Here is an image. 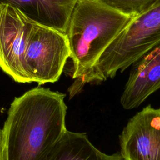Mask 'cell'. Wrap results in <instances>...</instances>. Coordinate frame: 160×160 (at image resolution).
Masks as SVG:
<instances>
[{"mask_svg": "<svg viewBox=\"0 0 160 160\" xmlns=\"http://www.w3.org/2000/svg\"><path fill=\"white\" fill-rule=\"evenodd\" d=\"M65 94L34 88L16 97L2 129V160H44L68 130Z\"/></svg>", "mask_w": 160, "mask_h": 160, "instance_id": "6da1fadb", "label": "cell"}, {"mask_svg": "<svg viewBox=\"0 0 160 160\" xmlns=\"http://www.w3.org/2000/svg\"><path fill=\"white\" fill-rule=\"evenodd\" d=\"M132 18L100 0L76 1L65 31L72 64V84L89 73Z\"/></svg>", "mask_w": 160, "mask_h": 160, "instance_id": "7a4b0ae2", "label": "cell"}, {"mask_svg": "<svg viewBox=\"0 0 160 160\" xmlns=\"http://www.w3.org/2000/svg\"><path fill=\"white\" fill-rule=\"evenodd\" d=\"M160 44V0L131 19L105 49L95 66L79 82L69 88L71 95L84 84L100 83L123 72L147 52Z\"/></svg>", "mask_w": 160, "mask_h": 160, "instance_id": "3957f363", "label": "cell"}, {"mask_svg": "<svg viewBox=\"0 0 160 160\" xmlns=\"http://www.w3.org/2000/svg\"><path fill=\"white\" fill-rule=\"evenodd\" d=\"M70 48L64 32L33 21L27 42L24 69L29 82H55L60 78Z\"/></svg>", "mask_w": 160, "mask_h": 160, "instance_id": "277c9868", "label": "cell"}, {"mask_svg": "<svg viewBox=\"0 0 160 160\" xmlns=\"http://www.w3.org/2000/svg\"><path fill=\"white\" fill-rule=\"evenodd\" d=\"M33 21L16 8L0 3V68L19 83L29 82L24 59Z\"/></svg>", "mask_w": 160, "mask_h": 160, "instance_id": "5b68a950", "label": "cell"}, {"mask_svg": "<svg viewBox=\"0 0 160 160\" xmlns=\"http://www.w3.org/2000/svg\"><path fill=\"white\" fill-rule=\"evenodd\" d=\"M119 143L124 160H160V107L148 104L131 118Z\"/></svg>", "mask_w": 160, "mask_h": 160, "instance_id": "8992f818", "label": "cell"}, {"mask_svg": "<svg viewBox=\"0 0 160 160\" xmlns=\"http://www.w3.org/2000/svg\"><path fill=\"white\" fill-rule=\"evenodd\" d=\"M159 89L160 44L147 52L132 64L120 102L125 109L136 108Z\"/></svg>", "mask_w": 160, "mask_h": 160, "instance_id": "52a82bcc", "label": "cell"}, {"mask_svg": "<svg viewBox=\"0 0 160 160\" xmlns=\"http://www.w3.org/2000/svg\"><path fill=\"white\" fill-rule=\"evenodd\" d=\"M77 0H0L16 8L32 21L65 33Z\"/></svg>", "mask_w": 160, "mask_h": 160, "instance_id": "ba28073f", "label": "cell"}, {"mask_svg": "<svg viewBox=\"0 0 160 160\" xmlns=\"http://www.w3.org/2000/svg\"><path fill=\"white\" fill-rule=\"evenodd\" d=\"M44 160H124L120 152L107 154L96 148L85 132L67 130Z\"/></svg>", "mask_w": 160, "mask_h": 160, "instance_id": "9c48e42d", "label": "cell"}, {"mask_svg": "<svg viewBox=\"0 0 160 160\" xmlns=\"http://www.w3.org/2000/svg\"><path fill=\"white\" fill-rule=\"evenodd\" d=\"M109 7L134 17L151 6L157 0H100Z\"/></svg>", "mask_w": 160, "mask_h": 160, "instance_id": "30bf717a", "label": "cell"}, {"mask_svg": "<svg viewBox=\"0 0 160 160\" xmlns=\"http://www.w3.org/2000/svg\"><path fill=\"white\" fill-rule=\"evenodd\" d=\"M0 160H2V129L0 128Z\"/></svg>", "mask_w": 160, "mask_h": 160, "instance_id": "8fae6325", "label": "cell"}]
</instances>
